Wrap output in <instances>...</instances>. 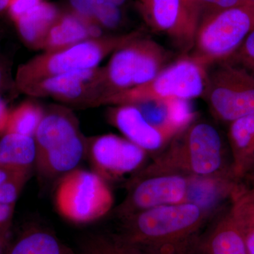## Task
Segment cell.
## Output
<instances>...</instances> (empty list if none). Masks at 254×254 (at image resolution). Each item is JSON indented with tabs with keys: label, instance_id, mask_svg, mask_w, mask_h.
Instances as JSON below:
<instances>
[{
	"label": "cell",
	"instance_id": "6da1fadb",
	"mask_svg": "<svg viewBox=\"0 0 254 254\" xmlns=\"http://www.w3.org/2000/svg\"><path fill=\"white\" fill-rule=\"evenodd\" d=\"M208 212L190 202L149 209L119 218L125 240L168 254H194Z\"/></svg>",
	"mask_w": 254,
	"mask_h": 254
},
{
	"label": "cell",
	"instance_id": "7a4b0ae2",
	"mask_svg": "<svg viewBox=\"0 0 254 254\" xmlns=\"http://www.w3.org/2000/svg\"><path fill=\"white\" fill-rule=\"evenodd\" d=\"M137 176L177 173L193 177L232 176L224 164L221 135L213 125L193 122Z\"/></svg>",
	"mask_w": 254,
	"mask_h": 254
},
{
	"label": "cell",
	"instance_id": "3957f363",
	"mask_svg": "<svg viewBox=\"0 0 254 254\" xmlns=\"http://www.w3.org/2000/svg\"><path fill=\"white\" fill-rule=\"evenodd\" d=\"M35 166L46 178H59L77 168L86 155L87 140L78 122L67 109L54 108L45 113L34 136Z\"/></svg>",
	"mask_w": 254,
	"mask_h": 254
},
{
	"label": "cell",
	"instance_id": "277c9868",
	"mask_svg": "<svg viewBox=\"0 0 254 254\" xmlns=\"http://www.w3.org/2000/svg\"><path fill=\"white\" fill-rule=\"evenodd\" d=\"M134 31L116 36H102L52 52H45L20 65L15 76V86L21 91L37 81L76 70L98 67L107 56L143 36Z\"/></svg>",
	"mask_w": 254,
	"mask_h": 254
},
{
	"label": "cell",
	"instance_id": "5b68a950",
	"mask_svg": "<svg viewBox=\"0 0 254 254\" xmlns=\"http://www.w3.org/2000/svg\"><path fill=\"white\" fill-rule=\"evenodd\" d=\"M208 66L190 55L163 68L141 86L110 95L101 105H136L170 99L191 100L203 96Z\"/></svg>",
	"mask_w": 254,
	"mask_h": 254
},
{
	"label": "cell",
	"instance_id": "8992f818",
	"mask_svg": "<svg viewBox=\"0 0 254 254\" xmlns=\"http://www.w3.org/2000/svg\"><path fill=\"white\" fill-rule=\"evenodd\" d=\"M254 30V3L248 0L202 18L190 55L210 67L230 59Z\"/></svg>",
	"mask_w": 254,
	"mask_h": 254
},
{
	"label": "cell",
	"instance_id": "52a82bcc",
	"mask_svg": "<svg viewBox=\"0 0 254 254\" xmlns=\"http://www.w3.org/2000/svg\"><path fill=\"white\" fill-rule=\"evenodd\" d=\"M54 203L57 211L65 220L87 224L110 213L114 196L103 177L93 170L76 168L56 182Z\"/></svg>",
	"mask_w": 254,
	"mask_h": 254
},
{
	"label": "cell",
	"instance_id": "ba28073f",
	"mask_svg": "<svg viewBox=\"0 0 254 254\" xmlns=\"http://www.w3.org/2000/svg\"><path fill=\"white\" fill-rule=\"evenodd\" d=\"M168 53L163 46L143 36L115 51L103 67V98L141 86L166 67Z\"/></svg>",
	"mask_w": 254,
	"mask_h": 254
},
{
	"label": "cell",
	"instance_id": "9c48e42d",
	"mask_svg": "<svg viewBox=\"0 0 254 254\" xmlns=\"http://www.w3.org/2000/svg\"><path fill=\"white\" fill-rule=\"evenodd\" d=\"M209 67L203 98L214 118L232 123L254 114V76L229 60Z\"/></svg>",
	"mask_w": 254,
	"mask_h": 254
},
{
	"label": "cell",
	"instance_id": "30bf717a",
	"mask_svg": "<svg viewBox=\"0 0 254 254\" xmlns=\"http://www.w3.org/2000/svg\"><path fill=\"white\" fill-rule=\"evenodd\" d=\"M190 177L177 173L136 176L126 198L115 210L119 218L187 201Z\"/></svg>",
	"mask_w": 254,
	"mask_h": 254
},
{
	"label": "cell",
	"instance_id": "8fae6325",
	"mask_svg": "<svg viewBox=\"0 0 254 254\" xmlns=\"http://www.w3.org/2000/svg\"><path fill=\"white\" fill-rule=\"evenodd\" d=\"M103 68L76 70L37 81L21 92L65 103L98 105L103 94Z\"/></svg>",
	"mask_w": 254,
	"mask_h": 254
},
{
	"label": "cell",
	"instance_id": "7c38bea8",
	"mask_svg": "<svg viewBox=\"0 0 254 254\" xmlns=\"http://www.w3.org/2000/svg\"><path fill=\"white\" fill-rule=\"evenodd\" d=\"M147 153L126 138L105 134L87 139V153L93 172L107 182L138 170Z\"/></svg>",
	"mask_w": 254,
	"mask_h": 254
},
{
	"label": "cell",
	"instance_id": "4fadbf2b",
	"mask_svg": "<svg viewBox=\"0 0 254 254\" xmlns=\"http://www.w3.org/2000/svg\"><path fill=\"white\" fill-rule=\"evenodd\" d=\"M108 120L125 138L147 153H158L186 128L174 125H155L133 105H116L108 112Z\"/></svg>",
	"mask_w": 254,
	"mask_h": 254
},
{
	"label": "cell",
	"instance_id": "5bb4252c",
	"mask_svg": "<svg viewBox=\"0 0 254 254\" xmlns=\"http://www.w3.org/2000/svg\"><path fill=\"white\" fill-rule=\"evenodd\" d=\"M194 254H249L245 236L230 211L200 234Z\"/></svg>",
	"mask_w": 254,
	"mask_h": 254
},
{
	"label": "cell",
	"instance_id": "9a60e30c",
	"mask_svg": "<svg viewBox=\"0 0 254 254\" xmlns=\"http://www.w3.org/2000/svg\"><path fill=\"white\" fill-rule=\"evenodd\" d=\"M228 140L232 175L242 181L254 173V114L230 124Z\"/></svg>",
	"mask_w": 254,
	"mask_h": 254
},
{
	"label": "cell",
	"instance_id": "2e32d148",
	"mask_svg": "<svg viewBox=\"0 0 254 254\" xmlns=\"http://www.w3.org/2000/svg\"><path fill=\"white\" fill-rule=\"evenodd\" d=\"M102 36L101 28L71 11L60 15L50 28L42 49L55 51Z\"/></svg>",
	"mask_w": 254,
	"mask_h": 254
},
{
	"label": "cell",
	"instance_id": "e0dca14e",
	"mask_svg": "<svg viewBox=\"0 0 254 254\" xmlns=\"http://www.w3.org/2000/svg\"><path fill=\"white\" fill-rule=\"evenodd\" d=\"M145 23L157 33L168 35L181 48L180 0H136Z\"/></svg>",
	"mask_w": 254,
	"mask_h": 254
},
{
	"label": "cell",
	"instance_id": "ac0fdd59",
	"mask_svg": "<svg viewBox=\"0 0 254 254\" xmlns=\"http://www.w3.org/2000/svg\"><path fill=\"white\" fill-rule=\"evenodd\" d=\"M60 15L56 6L43 1L14 23L26 46L34 49H42L50 28Z\"/></svg>",
	"mask_w": 254,
	"mask_h": 254
},
{
	"label": "cell",
	"instance_id": "d6986e66",
	"mask_svg": "<svg viewBox=\"0 0 254 254\" xmlns=\"http://www.w3.org/2000/svg\"><path fill=\"white\" fill-rule=\"evenodd\" d=\"M8 254H79L45 227L30 226L11 241Z\"/></svg>",
	"mask_w": 254,
	"mask_h": 254
},
{
	"label": "cell",
	"instance_id": "ffe728a7",
	"mask_svg": "<svg viewBox=\"0 0 254 254\" xmlns=\"http://www.w3.org/2000/svg\"><path fill=\"white\" fill-rule=\"evenodd\" d=\"M36 158L33 137L4 133L0 139V167L12 171L31 173Z\"/></svg>",
	"mask_w": 254,
	"mask_h": 254
},
{
	"label": "cell",
	"instance_id": "44dd1931",
	"mask_svg": "<svg viewBox=\"0 0 254 254\" xmlns=\"http://www.w3.org/2000/svg\"><path fill=\"white\" fill-rule=\"evenodd\" d=\"M230 211L245 236L249 254H254V187L237 182L230 195Z\"/></svg>",
	"mask_w": 254,
	"mask_h": 254
},
{
	"label": "cell",
	"instance_id": "7402d4cb",
	"mask_svg": "<svg viewBox=\"0 0 254 254\" xmlns=\"http://www.w3.org/2000/svg\"><path fill=\"white\" fill-rule=\"evenodd\" d=\"M80 254H168L125 240L118 233L94 234L84 238Z\"/></svg>",
	"mask_w": 254,
	"mask_h": 254
},
{
	"label": "cell",
	"instance_id": "603a6c76",
	"mask_svg": "<svg viewBox=\"0 0 254 254\" xmlns=\"http://www.w3.org/2000/svg\"><path fill=\"white\" fill-rule=\"evenodd\" d=\"M69 3L73 12L102 29H115L123 22L121 7L104 0H69Z\"/></svg>",
	"mask_w": 254,
	"mask_h": 254
},
{
	"label": "cell",
	"instance_id": "cb8c5ba5",
	"mask_svg": "<svg viewBox=\"0 0 254 254\" xmlns=\"http://www.w3.org/2000/svg\"><path fill=\"white\" fill-rule=\"evenodd\" d=\"M44 115L40 105L33 102H24L10 112L4 133L33 137Z\"/></svg>",
	"mask_w": 254,
	"mask_h": 254
},
{
	"label": "cell",
	"instance_id": "d4e9b609",
	"mask_svg": "<svg viewBox=\"0 0 254 254\" xmlns=\"http://www.w3.org/2000/svg\"><path fill=\"white\" fill-rule=\"evenodd\" d=\"M180 31L181 48L187 52L192 50L200 16L198 0H180Z\"/></svg>",
	"mask_w": 254,
	"mask_h": 254
},
{
	"label": "cell",
	"instance_id": "484cf974",
	"mask_svg": "<svg viewBox=\"0 0 254 254\" xmlns=\"http://www.w3.org/2000/svg\"><path fill=\"white\" fill-rule=\"evenodd\" d=\"M227 60L240 65L254 76V30L247 37L240 49Z\"/></svg>",
	"mask_w": 254,
	"mask_h": 254
},
{
	"label": "cell",
	"instance_id": "4316f807",
	"mask_svg": "<svg viewBox=\"0 0 254 254\" xmlns=\"http://www.w3.org/2000/svg\"><path fill=\"white\" fill-rule=\"evenodd\" d=\"M200 9V21L202 18L220 11L235 7L248 0H198Z\"/></svg>",
	"mask_w": 254,
	"mask_h": 254
},
{
	"label": "cell",
	"instance_id": "83f0119b",
	"mask_svg": "<svg viewBox=\"0 0 254 254\" xmlns=\"http://www.w3.org/2000/svg\"><path fill=\"white\" fill-rule=\"evenodd\" d=\"M28 180V179H18L5 182L0 185V204H15Z\"/></svg>",
	"mask_w": 254,
	"mask_h": 254
},
{
	"label": "cell",
	"instance_id": "f1b7e54d",
	"mask_svg": "<svg viewBox=\"0 0 254 254\" xmlns=\"http://www.w3.org/2000/svg\"><path fill=\"white\" fill-rule=\"evenodd\" d=\"M44 0H9L8 13L13 21L31 11Z\"/></svg>",
	"mask_w": 254,
	"mask_h": 254
},
{
	"label": "cell",
	"instance_id": "f546056e",
	"mask_svg": "<svg viewBox=\"0 0 254 254\" xmlns=\"http://www.w3.org/2000/svg\"><path fill=\"white\" fill-rule=\"evenodd\" d=\"M14 206L15 204H0V233L9 231L10 221Z\"/></svg>",
	"mask_w": 254,
	"mask_h": 254
},
{
	"label": "cell",
	"instance_id": "4dcf8cb0",
	"mask_svg": "<svg viewBox=\"0 0 254 254\" xmlns=\"http://www.w3.org/2000/svg\"><path fill=\"white\" fill-rule=\"evenodd\" d=\"M31 173H23V172L12 171L8 169L0 167V185L5 182L18 179H28Z\"/></svg>",
	"mask_w": 254,
	"mask_h": 254
},
{
	"label": "cell",
	"instance_id": "1f68e13d",
	"mask_svg": "<svg viewBox=\"0 0 254 254\" xmlns=\"http://www.w3.org/2000/svg\"><path fill=\"white\" fill-rule=\"evenodd\" d=\"M9 113L6 103L0 98V133L4 134L9 120Z\"/></svg>",
	"mask_w": 254,
	"mask_h": 254
},
{
	"label": "cell",
	"instance_id": "d6a6232c",
	"mask_svg": "<svg viewBox=\"0 0 254 254\" xmlns=\"http://www.w3.org/2000/svg\"><path fill=\"white\" fill-rule=\"evenodd\" d=\"M11 242L9 231L0 233V254H8L9 253Z\"/></svg>",
	"mask_w": 254,
	"mask_h": 254
},
{
	"label": "cell",
	"instance_id": "836d02e7",
	"mask_svg": "<svg viewBox=\"0 0 254 254\" xmlns=\"http://www.w3.org/2000/svg\"><path fill=\"white\" fill-rule=\"evenodd\" d=\"M5 82H6V71H5L4 65L1 62H0V93L4 89Z\"/></svg>",
	"mask_w": 254,
	"mask_h": 254
},
{
	"label": "cell",
	"instance_id": "e575fe53",
	"mask_svg": "<svg viewBox=\"0 0 254 254\" xmlns=\"http://www.w3.org/2000/svg\"><path fill=\"white\" fill-rule=\"evenodd\" d=\"M9 0H0V14L7 10Z\"/></svg>",
	"mask_w": 254,
	"mask_h": 254
},
{
	"label": "cell",
	"instance_id": "d590c367",
	"mask_svg": "<svg viewBox=\"0 0 254 254\" xmlns=\"http://www.w3.org/2000/svg\"><path fill=\"white\" fill-rule=\"evenodd\" d=\"M104 1L110 3V4L115 5V6L121 7L122 6H123V5L127 2V0H104Z\"/></svg>",
	"mask_w": 254,
	"mask_h": 254
},
{
	"label": "cell",
	"instance_id": "8d00e7d4",
	"mask_svg": "<svg viewBox=\"0 0 254 254\" xmlns=\"http://www.w3.org/2000/svg\"><path fill=\"white\" fill-rule=\"evenodd\" d=\"M247 180H250L251 182V185H253L254 187V173L251 175L250 176L247 177Z\"/></svg>",
	"mask_w": 254,
	"mask_h": 254
},
{
	"label": "cell",
	"instance_id": "74e56055",
	"mask_svg": "<svg viewBox=\"0 0 254 254\" xmlns=\"http://www.w3.org/2000/svg\"><path fill=\"white\" fill-rule=\"evenodd\" d=\"M251 1H252V2L254 3V0H250Z\"/></svg>",
	"mask_w": 254,
	"mask_h": 254
}]
</instances>
